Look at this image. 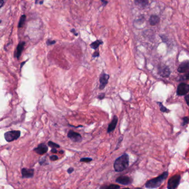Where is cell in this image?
<instances>
[{"mask_svg": "<svg viewBox=\"0 0 189 189\" xmlns=\"http://www.w3.org/2000/svg\"><path fill=\"white\" fill-rule=\"evenodd\" d=\"M130 164L129 155L126 153H124L122 155L119 156L116 160L113 167L116 172H121L128 167Z\"/></svg>", "mask_w": 189, "mask_h": 189, "instance_id": "cell-1", "label": "cell"}, {"mask_svg": "<svg viewBox=\"0 0 189 189\" xmlns=\"http://www.w3.org/2000/svg\"><path fill=\"white\" fill-rule=\"evenodd\" d=\"M168 175V172H164L161 175L159 176L154 179H151L147 181L145 184V187L148 189H155L161 185V184L164 182L166 179Z\"/></svg>", "mask_w": 189, "mask_h": 189, "instance_id": "cell-2", "label": "cell"}, {"mask_svg": "<svg viewBox=\"0 0 189 189\" xmlns=\"http://www.w3.org/2000/svg\"><path fill=\"white\" fill-rule=\"evenodd\" d=\"M181 177L178 175L173 176L170 178L168 182V188L169 189H174L178 187L180 181Z\"/></svg>", "mask_w": 189, "mask_h": 189, "instance_id": "cell-3", "label": "cell"}, {"mask_svg": "<svg viewBox=\"0 0 189 189\" xmlns=\"http://www.w3.org/2000/svg\"><path fill=\"white\" fill-rule=\"evenodd\" d=\"M21 135V132L17 130L8 132L4 134V138L8 142H10L17 139Z\"/></svg>", "mask_w": 189, "mask_h": 189, "instance_id": "cell-4", "label": "cell"}, {"mask_svg": "<svg viewBox=\"0 0 189 189\" xmlns=\"http://www.w3.org/2000/svg\"><path fill=\"white\" fill-rule=\"evenodd\" d=\"M109 78H110V76L109 74L105 73L104 71H102L100 76V78H99V81H100L99 89L100 90L104 89L105 87L107 85V84H108Z\"/></svg>", "mask_w": 189, "mask_h": 189, "instance_id": "cell-5", "label": "cell"}, {"mask_svg": "<svg viewBox=\"0 0 189 189\" xmlns=\"http://www.w3.org/2000/svg\"><path fill=\"white\" fill-rule=\"evenodd\" d=\"M116 182L122 185H130L132 184L133 179L128 176H120L116 179Z\"/></svg>", "mask_w": 189, "mask_h": 189, "instance_id": "cell-6", "label": "cell"}, {"mask_svg": "<svg viewBox=\"0 0 189 189\" xmlns=\"http://www.w3.org/2000/svg\"><path fill=\"white\" fill-rule=\"evenodd\" d=\"M67 135L70 140L73 141V142L80 143L82 140V138L79 133L75 132L71 130H69Z\"/></svg>", "mask_w": 189, "mask_h": 189, "instance_id": "cell-7", "label": "cell"}, {"mask_svg": "<svg viewBox=\"0 0 189 189\" xmlns=\"http://www.w3.org/2000/svg\"><path fill=\"white\" fill-rule=\"evenodd\" d=\"M177 94L178 95H185L189 92V85L182 83L179 84L177 88Z\"/></svg>", "mask_w": 189, "mask_h": 189, "instance_id": "cell-8", "label": "cell"}, {"mask_svg": "<svg viewBox=\"0 0 189 189\" xmlns=\"http://www.w3.org/2000/svg\"><path fill=\"white\" fill-rule=\"evenodd\" d=\"M48 150V147L44 143L40 144L38 146V147L34 149V151L35 153H37V154L39 155L46 154V153H47Z\"/></svg>", "mask_w": 189, "mask_h": 189, "instance_id": "cell-9", "label": "cell"}, {"mask_svg": "<svg viewBox=\"0 0 189 189\" xmlns=\"http://www.w3.org/2000/svg\"><path fill=\"white\" fill-rule=\"evenodd\" d=\"M118 122V117L116 116H113L111 122L110 123L108 126V128L107 130V133H110L113 132L116 129V125Z\"/></svg>", "mask_w": 189, "mask_h": 189, "instance_id": "cell-10", "label": "cell"}, {"mask_svg": "<svg viewBox=\"0 0 189 189\" xmlns=\"http://www.w3.org/2000/svg\"><path fill=\"white\" fill-rule=\"evenodd\" d=\"M178 72L184 73L189 71V60H186L180 64L178 69Z\"/></svg>", "mask_w": 189, "mask_h": 189, "instance_id": "cell-11", "label": "cell"}, {"mask_svg": "<svg viewBox=\"0 0 189 189\" xmlns=\"http://www.w3.org/2000/svg\"><path fill=\"white\" fill-rule=\"evenodd\" d=\"M22 174L23 178H32L34 175V170L32 169H22Z\"/></svg>", "mask_w": 189, "mask_h": 189, "instance_id": "cell-12", "label": "cell"}, {"mask_svg": "<svg viewBox=\"0 0 189 189\" xmlns=\"http://www.w3.org/2000/svg\"><path fill=\"white\" fill-rule=\"evenodd\" d=\"M25 45V42H21L18 44L17 48V53H16V57L17 58H19L21 56L22 52L23 51V49L24 48V46Z\"/></svg>", "mask_w": 189, "mask_h": 189, "instance_id": "cell-13", "label": "cell"}, {"mask_svg": "<svg viewBox=\"0 0 189 189\" xmlns=\"http://www.w3.org/2000/svg\"><path fill=\"white\" fill-rule=\"evenodd\" d=\"M134 2L136 6L140 7H145L148 5L149 0H134Z\"/></svg>", "mask_w": 189, "mask_h": 189, "instance_id": "cell-14", "label": "cell"}, {"mask_svg": "<svg viewBox=\"0 0 189 189\" xmlns=\"http://www.w3.org/2000/svg\"><path fill=\"white\" fill-rule=\"evenodd\" d=\"M159 22V18L157 16L152 15L149 18V23L152 26H155L157 25Z\"/></svg>", "mask_w": 189, "mask_h": 189, "instance_id": "cell-15", "label": "cell"}, {"mask_svg": "<svg viewBox=\"0 0 189 189\" xmlns=\"http://www.w3.org/2000/svg\"><path fill=\"white\" fill-rule=\"evenodd\" d=\"M103 43H104V42H103V41H101V40L97 39L96 41L92 42V43H91L90 46V47H91L92 49L96 50V49H97L98 48V47L100 46L101 45H102Z\"/></svg>", "mask_w": 189, "mask_h": 189, "instance_id": "cell-16", "label": "cell"}, {"mask_svg": "<svg viewBox=\"0 0 189 189\" xmlns=\"http://www.w3.org/2000/svg\"><path fill=\"white\" fill-rule=\"evenodd\" d=\"M121 187L120 186L115 184H110L109 186H102L100 187V189H117Z\"/></svg>", "mask_w": 189, "mask_h": 189, "instance_id": "cell-17", "label": "cell"}, {"mask_svg": "<svg viewBox=\"0 0 189 189\" xmlns=\"http://www.w3.org/2000/svg\"><path fill=\"white\" fill-rule=\"evenodd\" d=\"M160 74H161L162 76H168L170 74V71L169 70L167 67H164L160 70Z\"/></svg>", "mask_w": 189, "mask_h": 189, "instance_id": "cell-18", "label": "cell"}, {"mask_svg": "<svg viewBox=\"0 0 189 189\" xmlns=\"http://www.w3.org/2000/svg\"><path fill=\"white\" fill-rule=\"evenodd\" d=\"M26 20V16L23 14L21 16V18H20V20L19 22L18 25V28H22L23 26V25H25Z\"/></svg>", "mask_w": 189, "mask_h": 189, "instance_id": "cell-19", "label": "cell"}, {"mask_svg": "<svg viewBox=\"0 0 189 189\" xmlns=\"http://www.w3.org/2000/svg\"><path fill=\"white\" fill-rule=\"evenodd\" d=\"M48 145L49 147H52V148H56L57 149V148H59L60 147L59 145H58V144L55 143L52 141H49V142L48 143Z\"/></svg>", "mask_w": 189, "mask_h": 189, "instance_id": "cell-20", "label": "cell"}, {"mask_svg": "<svg viewBox=\"0 0 189 189\" xmlns=\"http://www.w3.org/2000/svg\"><path fill=\"white\" fill-rule=\"evenodd\" d=\"M92 161V159L91 158H81L80 160V162H84V163H90Z\"/></svg>", "mask_w": 189, "mask_h": 189, "instance_id": "cell-21", "label": "cell"}, {"mask_svg": "<svg viewBox=\"0 0 189 189\" xmlns=\"http://www.w3.org/2000/svg\"><path fill=\"white\" fill-rule=\"evenodd\" d=\"M56 43V41L55 40H50V39H48L46 42V44L47 46H52L54 45Z\"/></svg>", "mask_w": 189, "mask_h": 189, "instance_id": "cell-22", "label": "cell"}, {"mask_svg": "<svg viewBox=\"0 0 189 189\" xmlns=\"http://www.w3.org/2000/svg\"><path fill=\"white\" fill-rule=\"evenodd\" d=\"M58 159H59V158L56 155H52L50 156V160L51 161H56V160H58Z\"/></svg>", "mask_w": 189, "mask_h": 189, "instance_id": "cell-23", "label": "cell"}, {"mask_svg": "<svg viewBox=\"0 0 189 189\" xmlns=\"http://www.w3.org/2000/svg\"><path fill=\"white\" fill-rule=\"evenodd\" d=\"M158 104H159L160 108V110H161L162 112H167V109L165 108L161 104V103H158Z\"/></svg>", "mask_w": 189, "mask_h": 189, "instance_id": "cell-24", "label": "cell"}, {"mask_svg": "<svg viewBox=\"0 0 189 189\" xmlns=\"http://www.w3.org/2000/svg\"><path fill=\"white\" fill-rule=\"evenodd\" d=\"M105 93H101L100 94H99L98 96V99L99 100H102L104 99V98H105Z\"/></svg>", "mask_w": 189, "mask_h": 189, "instance_id": "cell-25", "label": "cell"}, {"mask_svg": "<svg viewBox=\"0 0 189 189\" xmlns=\"http://www.w3.org/2000/svg\"><path fill=\"white\" fill-rule=\"evenodd\" d=\"M189 123V118L188 117H185L183 118V124L182 125H186L188 123Z\"/></svg>", "mask_w": 189, "mask_h": 189, "instance_id": "cell-26", "label": "cell"}, {"mask_svg": "<svg viewBox=\"0 0 189 189\" xmlns=\"http://www.w3.org/2000/svg\"><path fill=\"white\" fill-rule=\"evenodd\" d=\"M123 140V136H121V137H120V138H119V139H118V143L117 144V147L116 148V150H117L118 147H119V145H120V143L122 142V141Z\"/></svg>", "mask_w": 189, "mask_h": 189, "instance_id": "cell-27", "label": "cell"}, {"mask_svg": "<svg viewBox=\"0 0 189 189\" xmlns=\"http://www.w3.org/2000/svg\"><path fill=\"white\" fill-rule=\"evenodd\" d=\"M100 56V52L98 51H95L94 53H93L92 54V57L93 58H96V57H98Z\"/></svg>", "mask_w": 189, "mask_h": 189, "instance_id": "cell-28", "label": "cell"}, {"mask_svg": "<svg viewBox=\"0 0 189 189\" xmlns=\"http://www.w3.org/2000/svg\"><path fill=\"white\" fill-rule=\"evenodd\" d=\"M185 99L186 102L187 103V104L188 105L189 107V93L186 94L185 97Z\"/></svg>", "mask_w": 189, "mask_h": 189, "instance_id": "cell-29", "label": "cell"}, {"mask_svg": "<svg viewBox=\"0 0 189 189\" xmlns=\"http://www.w3.org/2000/svg\"><path fill=\"white\" fill-rule=\"evenodd\" d=\"M74 171V169L73 167H70V168H69L67 170L68 173L69 174H71Z\"/></svg>", "mask_w": 189, "mask_h": 189, "instance_id": "cell-30", "label": "cell"}, {"mask_svg": "<svg viewBox=\"0 0 189 189\" xmlns=\"http://www.w3.org/2000/svg\"><path fill=\"white\" fill-rule=\"evenodd\" d=\"M70 32H71V33H73L74 35L75 36H78V33H77V32L76 31L75 29H74V28H73V29H71L70 30Z\"/></svg>", "mask_w": 189, "mask_h": 189, "instance_id": "cell-31", "label": "cell"}, {"mask_svg": "<svg viewBox=\"0 0 189 189\" xmlns=\"http://www.w3.org/2000/svg\"><path fill=\"white\" fill-rule=\"evenodd\" d=\"M51 152H52V153H54V154H56V153H57L58 151H57L56 148H52V149L51 150Z\"/></svg>", "mask_w": 189, "mask_h": 189, "instance_id": "cell-32", "label": "cell"}, {"mask_svg": "<svg viewBox=\"0 0 189 189\" xmlns=\"http://www.w3.org/2000/svg\"><path fill=\"white\" fill-rule=\"evenodd\" d=\"M101 1L102 3L103 4V5L105 6L107 4H108V1H106V0H101Z\"/></svg>", "mask_w": 189, "mask_h": 189, "instance_id": "cell-33", "label": "cell"}, {"mask_svg": "<svg viewBox=\"0 0 189 189\" xmlns=\"http://www.w3.org/2000/svg\"><path fill=\"white\" fill-rule=\"evenodd\" d=\"M4 4V0H0V8L3 6Z\"/></svg>", "mask_w": 189, "mask_h": 189, "instance_id": "cell-34", "label": "cell"}, {"mask_svg": "<svg viewBox=\"0 0 189 189\" xmlns=\"http://www.w3.org/2000/svg\"><path fill=\"white\" fill-rule=\"evenodd\" d=\"M185 77L186 79H188V80H189V72H188V73L186 74Z\"/></svg>", "mask_w": 189, "mask_h": 189, "instance_id": "cell-35", "label": "cell"}, {"mask_svg": "<svg viewBox=\"0 0 189 189\" xmlns=\"http://www.w3.org/2000/svg\"><path fill=\"white\" fill-rule=\"evenodd\" d=\"M64 151L63 150L59 151V154H64Z\"/></svg>", "mask_w": 189, "mask_h": 189, "instance_id": "cell-36", "label": "cell"}, {"mask_svg": "<svg viewBox=\"0 0 189 189\" xmlns=\"http://www.w3.org/2000/svg\"><path fill=\"white\" fill-rule=\"evenodd\" d=\"M39 0H36L35 1V4H39Z\"/></svg>", "mask_w": 189, "mask_h": 189, "instance_id": "cell-37", "label": "cell"}, {"mask_svg": "<svg viewBox=\"0 0 189 189\" xmlns=\"http://www.w3.org/2000/svg\"><path fill=\"white\" fill-rule=\"evenodd\" d=\"M1 22V21H0V22Z\"/></svg>", "mask_w": 189, "mask_h": 189, "instance_id": "cell-38", "label": "cell"}]
</instances>
